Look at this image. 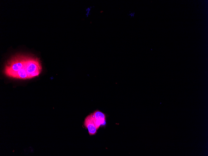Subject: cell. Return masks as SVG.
I'll list each match as a JSON object with an SVG mask.
<instances>
[{"instance_id":"cell-2","label":"cell","mask_w":208,"mask_h":156,"mask_svg":"<svg viewBox=\"0 0 208 156\" xmlns=\"http://www.w3.org/2000/svg\"><path fill=\"white\" fill-rule=\"evenodd\" d=\"M90 115L91 118L97 130L101 125L105 123V115L104 113L98 110L96 111Z\"/></svg>"},{"instance_id":"cell-1","label":"cell","mask_w":208,"mask_h":156,"mask_svg":"<svg viewBox=\"0 0 208 156\" xmlns=\"http://www.w3.org/2000/svg\"><path fill=\"white\" fill-rule=\"evenodd\" d=\"M42 70L41 63L39 58L19 54L12 56L7 61L4 73L9 78L26 79L38 76Z\"/></svg>"},{"instance_id":"cell-3","label":"cell","mask_w":208,"mask_h":156,"mask_svg":"<svg viewBox=\"0 0 208 156\" xmlns=\"http://www.w3.org/2000/svg\"><path fill=\"white\" fill-rule=\"evenodd\" d=\"M84 125L87 129L90 135H95L97 132L96 126L91 118V115L87 116L85 119Z\"/></svg>"},{"instance_id":"cell-4","label":"cell","mask_w":208,"mask_h":156,"mask_svg":"<svg viewBox=\"0 0 208 156\" xmlns=\"http://www.w3.org/2000/svg\"><path fill=\"white\" fill-rule=\"evenodd\" d=\"M135 15V12H133L130 11L128 14V15L130 18L134 17Z\"/></svg>"}]
</instances>
